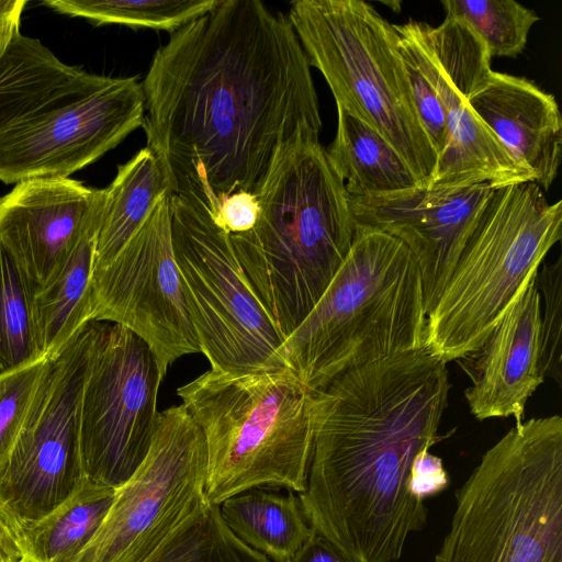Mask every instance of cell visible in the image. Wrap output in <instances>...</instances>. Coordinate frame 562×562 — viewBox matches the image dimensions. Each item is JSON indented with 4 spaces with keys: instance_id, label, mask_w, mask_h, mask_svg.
Returning a JSON list of instances; mask_svg holds the SVG:
<instances>
[{
    "instance_id": "obj_1",
    "label": "cell",
    "mask_w": 562,
    "mask_h": 562,
    "mask_svg": "<svg viewBox=\"0 0 562 562\" xmlns=\"http://www.w3.org/2000/svg\"><path fill=\"white\" fill-rule=\"evenodd\" d=\"M146 147L169 195L203 206L258 196L282 155L319 142L311 66L284 13L259 0H218L170 34L142 82Z\"/></svg>"
},
{
    "instance_id": "obj_28",
    "label": "cell",
    "mask_w": 562,
    "mask_h": 562,
    "mask_svg": "<svg viewBox=\"0 0 562 562\" xmlns=\"http://www.w3.org/2000/svg\"><path fill=\"white\" fill-rule=\"evenodd\" d=\"M446 16L463 21L486 45L491 57L520 55L538 14L514 0H442Z\"/></svg>"
},
{
    "instance_id": "obj_15",
    "label": "cell",
    "mask_w": 562,
    "mask_h": 562,
    "mask_svg": "<svg viewBox=\"0 0 562 562\" xmlns=\"http://www.w3.org/2000/svg\"><path fill=\"white\" fill-rule=\"evenodd\" d=\"M92 301L93 319L142 338L162 375L177 359L201 352L173 254L168 195L113 260L93 271Z\"/></svg>"
},
{
    "instance_id": "obj_26",
    "label": "cell",
    "mask_w": 562,
    "mask_h": 562,
    "mask_svg": "<svg viewBox=\"0 0 562 562\" xmlns=\"http://www.w3.org/2000/svg\"><path fill=\"white\" fill-rule=\"evenodd\" d=\"M142 562H270L238 538L220 505L206 502L186 518Z\"/></svg>"
},
{
    "instance_id": "obj_12",
    "label": "cell",
    "mask_w": 562,
    "mask_h": 562,
    "mask_svg": "<svg viewBox=\"0 0 562 562\" xmlns=\"http://www.w3.org/2000/svg\"><path fill=\"white\" fill-rule=\"evenodd\" d=\"M205 482L206 448L196 423L182 404L158 413L147 456L70 562H142L207 502Z\"/></svg>"
},
{
    "instance_id": "obj_16",
    "label": "cell",
    "mask_w": 562,
    "mask_h": 562,
    "mask_svg": "<svg viewBox=\"0 0 562 562\" xmlns=\"http://www.w3.org/2000/svg\"><path fill=\"white\" fill-rule=\"evenodd\" d=\"M494 190L488 183L453 192L417 187L384 195L351 196L350 202L357 226L387 233L413 252L428 315Z\"/></svg>"
},
{
    "instance_id": "obj_36",
    "label": "cell",
    "mask_w": 562,
    "mask_h": 562,
    "mask_svg": "<svg viewBox=\"0 0 562 562\" xmlns=\"http://www.w3.org/2000/svg\"><path fill=\"white\" fill-rule=\"evenodd\" d=\"M26 3L25 0H0V59L21 33V15Z\"/></svg>"
},
{
    "instance_id": "obj_38",
    "label": "cell",
    "mask_w": 562,
    "mask_h": 562,
    "mask_svg": "<svg viewBox=\"0 0 562 562\" xmlns=\"http://www.w3.org/2000/svg\"><path fill=\"white\" fill-rule=\"evenodd\" d=\"M21 562H32V561H31V560H29V559H25V560H23V561H21Z\"/></svg>"
},
{
    "instance_id": "obj_8",
    "label": "cell",
    "mask_w": 562,
    "mask_h": 562,
    "mask_svg": "<svg viewBox=\"0 0 562 562\" xmlns=\"http://www.w3.org/2000/svg\"><path fill=\"white\" fill-rule=\"evenodd\" d=\"M288 18L336 105L381 134L427 188L437 154L415 110L394 24L362 0H296Z\"/></svg>"
},
{
    "instance_id": "obj_27",
    "label": "cell",
    "mask_w": 562,
    "mask_h": 562,
    "mask_svg": "<svg viewBox=\"0 0 562 562\" xmlns=\"http://www.w3.org/2000/svg\"><path fill=\"white\" fill-rule=\"evenodd\" d=\"M42 3L94 25L121 24L171 34L211 11L218 0H46Z\"/></svg>"
},
{
    "instance_id": "obj_14",
    "label": "cell",
    "mask_w": 562,
    "mask_h": 562,
    "mask_svg": "<svg viewBox=\"0 0 562 562\" xmlns=\"http://www.w3.org/2000/svg\"><path fill=\"white\" fill-rule=\"evenodd\" d=\"M94 322L48 358L26 420L0 467V510L13 527L43 518L85 477L78 408Z\"/></svg>"
},
{
    "instance_id": "obj_37",
    "label": "cell",
    "mask_w": 562,
    "mask_h": 562,
    "mask_svg": "<svg viewBox=\"0 0 562 562\" xmlns=\"http://www.w3.org/2000/svg\"><path fill=\"white\" fill-rule=\"evenodd\" d=\"M26 559L21 541L0 510V562H21Z\"/></svg>"
},
{
    "instance_id": "obj_23",
    "label": "cell",
    "mask_w": 562,
    "mask_h": 562,
    "mask_svg": "<svg viewBox=\"0 0 562 562\" xmlns=\"http://www.w3.org/2000/svg\"><path fill=\"white\" fill-rule=\"evenodd\" d=\"M115 488L83 477L72 494L40 520L13 527L32 562H70L93 538Z\"/></svg>"
},
{
    "instance_id": "obj_13",
    "label": "cell",
    "mask_w": 562,
    "mask_h": 562,
    "mask_svg": "<svg viewBox=\"0 0 562 562\" xmlns=\"http://www.w3.org/2000/svg\"><path fill=\"white\" fill-rule=\"evenodd\" d=\"M142 82L83 69L71 85L0 135V181L69 178L143 125Z\"/></svg>"
},
{
    "instance_id": "obj_34",
    "label": "cell",
    "mask_w": 562,
    "mask_h": 562,
    "mask_svg": "<svg viewBox=\"0 0 562 562\" xmlns=\"http://www.w3.org/2000/svg\"><path fill=\"white\" fill-rule=\"evenodd\" d=\"M449 485V476L442 460L432 454L430 450L420 452L412 467L408 488L418 499L443 491Z\"/></svg>"
},
{
    "instance_id": "obj_20",
    "label": "cell",
    "mask_w": 562,
    "mask_h": 562,
    "mask_svg": "<svg viewBox=\"0 0 562 562\" xmlns=\"http://www.w3.org/2000/svg\"><path fill=\"white\" fill-rule=\"evenodd\" d=\"M103 210L61 266L31 292L30 311L34 335L45 358L55 357L82 327L94 321V241Z\"/></svg>"
},
{
    "instance_id": "obj_35",
    "label": "cell",
    "mask_w": 562,
    "mask_h": 562,
    "mask_svg": "<svg viewBox=\"0 0 562 562\" xmlns=\"http://www.w3.org/2000/svg\"><path fill=\"white\" fill-rule=\"evenodd\" d=\"M288 562H359L319 533L312 531L308 539Z\"/></svg>"
},
{
    "instance_id": "obj_25",
    "label": "cell",
    "mask_w": 562,
    "mask_h": 562,
    "mask_svg": "<svg viewBox=\"0 0 562 562\" xmlns=\"http://www.w3.org/2000/svg\"><path fill=\"white\" fill-rule=\"evenodd\" d=\"M221 514L245 543L277 562H288L312 533L300 501L252 488L220 505Z\"/></svg>"
},
{
    "instance_id": "obj_4",
    "label": "cell",
    "mask_w": 562,
    "mask_h": 562,
    "mask_svg": "<svg viewBox=\"0 0 562 562\" xmlns=\"http://www.w3.org/2000/svg\"><path fill=\"white\" fill-rule=\"evenodd\" d=\"M426 318L413 252L387 233L357 226L334 279L283 340V358L312 392L348 370L423 348Z\"/></svg>"
},
{
    "instance_id": "obj_11",
    "label": "cell",
    "mask_w": 562,
    "mask_h": 562,
    "mask_svg": "<svg viewBox=\"0 0 562 562\" xmlns=\"http://www.w3.org/2000/svg\"><path fill=\"white\" fill-rule=\"evenodd\" d=\"M162 378L142 338L94 322L78 408L85 477L116 490L137 470L150 448Z\"/></svg>"
},
{
    "instance_id": "obj_32",
    "label": "cell",
    "mask_w": 562,
    "mask_h": 562,
    "mask_svg": "<svg viewBox=\"0 0 562 562\" xmlns=\"http://www.w3.org/2000/svg\"><path fill=\"white\" fill-rule=\"evenodd\" d=\"M402 55L407 67L416 113L438 156L445 146L447 136L446 116L442 104L429 81L403 52Z\"/></svg>"
},
{
    "instance_id": "obj_18",
    "label": "cell",
    "mask_w": 562,
    "mask_h": 562,
    "mask_svg": "<svg viewBox=\"0 0 562 562\" xmlns=\"http://www.w3.org/2000/svg\"><path fill=\"white\" fill-rule=\"evenodd\" d=\"M471 385L464 395L479 420L515 417L544 376L541 371V295L536 277L522 289L483 344L460 359Z\"/></svg>"
},
{
    "instance_id": "obj_21",
    "label": "cell",
    "mask_w": 562,
    "mask_h": 562,
    "mask_svg": "<svg viewBox=\"0 0 562 562\" xmlns=\"http://www.w3.org/2000/svg\"><path fill=\"white\" fill-rule=\"evenodd\" d=\"M325 150L350 196H376L420 187L394 147L340 106L335 138Z\"/></svg>"
},
{
    "instance_id": "obj_7",
    "label": "cell",
    "mask_w": 562,
    "mask_h": 562,
    "mask_svg": "<svg viewBox=\"0 0 562 562\" xmlns=\"http://www.w3.org/2000/svg\"><path fill=\"white\" fill-rule=\"evenodd\" d=\"M561 237V200L535 182L495 189L427 315L424 347L446 363L475 351Z\"/></svg>"
},
{
    "instance_id": "obj_30",
    "label": "cell",
    "mask_w": 562,
    "mask_h": 562,
    "mask_svg": "<svg viewBox=\"0 0 562 562\" xmlns=\"http://www.w3.org/2000/svg\"><path fill=\"white\" fill-rule=\"evenodd\" d=\"M47 361L43 358L0 374V467L26 420Z\"/></svg>"
},
{
    "instance_id": "obj_6",
    "label": "cell",
    "mask_w": 562,
    "mask_h": 562,
    "mask_svg": "<svg viewBox=\"0 0 562 562\" xmlns=\"http://www.w3.org/2000/svg\"><path fill=\"white\" fill-rule=\"evenodd\" d=\"M177 394L204 437L209 503L221 505L259 487L305 492L311 391L292 370L233 374L210 369Z\"/></svg>"
},
{
    "instance_id": "obj_2",
    "label": "cell",
    "mask_w": 562,
    "mask_h": 562,
    "mask_svg": "<svg viewBox=\"0 0 562 562\" xmlns=\"http://www.w3.org/2000/svg\"><path fill=\"white\" fill-rule=\"evenodd\" d=\"M447 363L425 347L348 370L311 392L313 443L299 501L313 531L359 562H395L427 521L409 488L439 440Z\"/></svg>"
},
{
    "instance_id": "obj_19",
    "label": "cell",
    "mask_w": 562,
    "mask_h": 562,
    "mask_svg": "<svg viewBox=\"0 0 562 562\" xmlns=\"http://www.w3.org/2000/svg\"><path fill=\"white\" fill-rule=\"evenodd\" d=\"M469 103L529 181L549 190L562 150V116L555 97L525 77L492 71Z\"/></svg>"
},
{
    "instance_id": "obj_24",
    "label": "cell",
    "mask_w": 562,
    "mask_h": 562,
    "mask_svg": "<svg viewBox=\"0 0 562 562\" xmlns=\"http://www.w3.org/2000/svg\"><path fill=\"white\" fill-rule=\"evenodd\" d=\"M80 71L40 40L18 34L0 59V135L61 94Z\"/></svg>"
},
{
    "instance_id": "obj_9",
    "label": "cell",
    "mask_w": 562,
    "mask_h": 562,
    "mask_svg": "<svg viewBox=\"0 0 562 562\" xmlns=\"http://www.w3.org/2000/svg\"><path fill=\"white\" fill-rule=\"evenodd\" d=\"M169 209L187 310L211 369L243 374L288 368L284 338L254 292L231 235L184 198L169 195Z\"/></svg>"
},
{
    "instance_id": "obj_31",
    "label": "cell",
    "mask_w": 562,
    "mask_h": 562,
    "mask_svg": "<svg viewBox=\"0 0 562 562\" xmlns=\"http://www.w3.org/2000/svg\"><path fill=\"white\" fill-rule=\"evenodd\" d=\"M536 284L544 299L541 311V371L562 386V258L546 263L536 276Z\"/></svg>"
},
{
    "instance_id": "obj_33",
    "label": "cell",
    "mask_w": 562,
    "mask_h": 562,
    "mask_svg": "<svg viewBox=\"0 0 562 562\" xmlns=\"http://www.w3.org/2000/svg\"><path fill=\"white\" fill-rule=\"evenodd\" d=\"M259 212L258 196L240 191L231 194L222 202L214 222L229 235L240 234L255 226Z\"/></svg>"
},
{
    "instance_id": "obj_3",
    "label": "cell",
    "mask_w": 562,
    "mask_h": 562,
    "mask_svg": "<svg viewBox=\"0 0 562 562\" xmlns=\"http://www.w3.org/2000/svg\"><path fill=\"white\" fill-rule=\"evenodd\" d=\"M351 196L319 142L291 147L258 194L255 226L231 235L235 255L285 339L308 315L356 235Z\"/></svg>"
},
{
    "instance_id": "obj_22",
    "label": "cell",
    "mask_w": 562,
    "mask_h": 562,
    "mask_svg": "<svg viewBox=\"0 0 562 562\" xmlns=\"http://www.w3.org/2000/svg\"><path fill=\"white\" fill-rule=\"evenodd\" d=\"M94 241L93 271L104 268L139 229L156 204L169 196L161 167L147 147L117 167Z\"/></svg>"
},
{
    "instance_id": "obj_10",
    "label": "cell",
    "mask_w": 562,
    "mask_h": 562,
    "mask_svg": "<svg viewBox=\"0 0 562 562\" xmlns=\"http://www.w3.org/2000/svg\"><path fill=\"white\" fill-rule=\"evenodd\" d=\"M394 26L402 52L436 90L446 116V143L425 189L453 192L480 183L497 189L530 182L470 106L493 71L483 41L452 16L436 26L415 20Z\"/></svg>"
},
{
    "instance_id": "obj_17",
    "label": "cell",
    "mask_w": 562,
    "mask_h": 562,
    "mask_svg": "<svg viewBox=\"0 0 562 562\" xmlns=\"http://www.w3.org/2000/svg\"><path fill=\"white\" fill-rule=\"evenodd\" d=\"M105 201V189L70 178L24 180L0 196V247L32 291L67 259Z\"/></svg>"
},
{
    "instance_id": "obj_29",
    "label": "cell",
    "mask_w": 562,
    "mask_h": 562,
    "mask_svg": "<svg viewBox=\"0 0 562 562\" xmlns=\"http://www.w3.org/2000/svg\"><path fill=\"white\" fill-rule=\"evenodd\" d=\"M31 292L32 289L0 247V374L45 358L34 335Z\"/></svg>"
},
{
    "instance_id": "obj_5",
    "label": "cell",
    "mask_w": 562,
    "mask_h": 562,
    "mask_svg": "<svg viewBox=\"0 0 562 562\" xmlns=\"http://www.w3.org/2000/svg\"><path fill=\"white\" fill-rule=\"evenodd\" d=\"M432 562H562V418L517 422L456 492Z\"/></svg>"
}]
</instances>
